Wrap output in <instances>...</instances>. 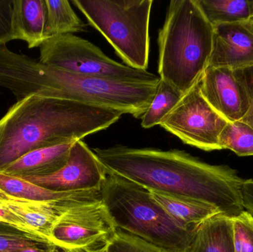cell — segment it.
Segmentation results:
<instances>
[{"instance_id": "31", "label": "cell", "mask_w": 253, "mask_h": 252, "mask_svg": "<svg viewBox=\"0 0 253 252\" xmlns=\"http://www.w3.org/2000/svg\"><path fill=\"white\" fill-rule=\"evenodd\" d=\"M63 252H108V246L98 249H84V250H70Z\"/></svg>"}, {"instance_id": "1", "label": "cell", "mask_w": 253, "mask_h": 252, "mask_svg": "<svg viewBox=\"0 0 253 252\" xmlns=\"http://www.w3.org/2000/svg\"><path fill=\"white\" fill-rule=\"evenodd\" d=\"M93 151L108 171L145 189L205 201L230 218L245 211L243 179L228 166L211 165L178 149L116 145Z\"/></svg>"}, {"instance_id": "20", "label": "cell", "mask_w": 253, "mask_h": 252, "mask_svg": "<svg viewBox=\"0 0 253 252\" xmlns=\"http://www.w3.org/2000/svg\"><path fill=\"white\" fill-rule=\"evenodd\" d=\"M0 192L19 199L37 202L59 201L74 196L80 192H62L49 190L25 179L7 176L1 173Z\"/></svg>"}, {"instance_id": "24", "label": "cell", "mask_w": 253, "mask_h": 252, "mask_svg": "<svg viewBox=\"0 0 253 252\" xmlns=\"http://www.w3.org/2000/svg\"><path fill=\"white\" fill-rule=\"evenodd\" d=\"M50 243L5 223H0V252H8Z\"/></svg>"}, {"instance_id": "16", "label": "cell", "mask_w": 253, "mask_h": 252, "mask_svg": "<svg viewBox=\"0 0 253 252\" xmlns=\"http://www.w3.org/2000/svg\"><path fill=\"white\" fill-rule=\"evenodd\" d=\"M45 0H15L13 29L16 39L23 40L28 48L40 47L47 39Z\"/></svg>"}, {"instance_id": "5", "label": "cell", "mask_w": 253, "mask_h": 252, "mask_svg": "<svg viewBox=\"0 0 253 252\" xmlns=\"http://www.w3.org/2000/svg\"><path fill=\"white\" fill-rule=\"evenodd\" d=\"M108 172L101 196L117 229L169 252H185L196 229L172 220L145 188Z\"/></svg>"}, {"instance_id": "23", "label": "cell", "mask_w": 253, "mask_h": 252, "mask_svg": "<svg viewBox=\"0 0 253 252\" xmlns=\"http://www.w3.org/2000/svg\"><path fill=\"white\" fill-rule=\"evenodd\" d=\"M234 252H253V216L245 210L231 218Z\"/></svg>"}, {"instance_id": "27", "label": "cell", "mask_w": 253, "mask_h": 252, "mask_svg": "<svg viewBox=\"0 0 253 252\" xmlns=\"http://www.w3.org/2000/svg\"><path fill=\"white\" fill-rule=\"evenodd\" d=\"M13 0H0V44L16 40L13 29Z\"/></svg>"}, {"instance_id": "25", "label": "cell", "mask_w": 253, "mask_h": 252, "mask_svg": "<svg viewBox=\"0 0 253 252\" xmlns=\"http://www.w3.org/2000/svg\"><path fill=\"white\" fill-rule=\"evenodd\" d=\"M108 250V252H169L121 229H117Z\"/></svg>"}, {"instance_id": "30", "label": "cell", "mask_w": 253, "mask_h": 252, "mask_svg": "<svg viewBox=\"0 0 253 252\" xmlns=\"http://www.w3.org/2000/svg\"><path fill=\"white\" fill-rule=\"evenodd\" d=\"M8 252H63L59 247L51 243H41L33 247Z\"/></svg>"}, {"instance_id": "8", "label": "cell", "mask_w": 253, "mask_h": 252, "mask_svg": "<svg viewBox=\"0 0 253 252\" xmlns=\"http://www.w3.org/2000/svg\"><path fill=\"white\" fill-rule=\"evenodd\" d=\"M227 124L204 98L199 81L182 96L160 126L186 144L211 152L221 150L220 135Z\"/></svg>"}, {"instance_id": "33", "label": "cell", "mask_w": 253, "mask_h": 252, "mask_svg": "<svg viewBox=\"0 0 253 252\" xmlns=\"http://www.w3.org/2000/svg\"><path fill=\"white\" fill-rule=\"evenodd\" d=\"M250 1V10H251V19H253V1Z\"/></svg>"}, {"instance_id": "14", "label": "cell", "mask_w": 253, "mask_h": 252, "mask_svg": "<svg viewBox=\"0 0 253 252\" xmlns=\"http://www.w3.org/2000/svg\"><path fill=\"white\" fill-rule=\"evenodd\" d=\"M74 143L28 152L9 164L0 173L20 179L50 176L66 165Z\"/></svg>"}, {"instance_id": "22", "label": "cell", "mask_w": 253, "mask_h": 252, "mask_svg": "<svg viewBox=\"0 0 253 252\" xmlns=\"http://www.w3.org/2000/svg\"><path fill=\"white\" fill-rule=\"evenodd\" d=\"M219 144L238 156H253V129L241 121L228 122L220 135Z\"/></svg>"}, {"instance_id": "32", "label": "cell", "mask_w": 253, "mask_h": 252, "mask_svg": "<svg viewBox=\"0 0 253 252\" xmlns=\"http://www.w3.org/2000/svg\"><path fill=\"white\" fill-rule=\"evenodd\" d=\"M247 25H248L250 29H251V31L253 33V19H251L248 22H247Z\"/></svg>"}, {"instance_id": "19", "label": "cell", "mask_w": 253, "mask_h": 252, "mask_svg": "<svg viewBox=\"0 0 253 252\" xmlns=\"http://www.w3.org/2000/svg\"><path fill=\"white\" fill-rule=\"evenodd\" d=\"M208 22L213 27L224 24L247 22L251 19L250 1L196 0Z\"/></svg>"}, {"instance_id": "18", "label": "cell", "mask_w": 253, "mask_h": 252, "mask_svg": "<svg viewBox=\"0 0 253 252\" xmlns=\"http://www.w3.org/2000/svg\"><path fill=\"white\" fill-rule=\"evenodd\" d=\"M47 5L46 38L84 32L86 24L77 16L68 0H45Z\"/></svg>"}, {"instance_id": "4", "label": "cell", "mask_w": 253, "mask_h": 252, "mask_svg": "<svg viewBox=\"0 0 253 252\" xmlns=\"http://www.w3.org/2000/svg\"><path fill=\"white\" fill-rule=\"evenodd\" d=\"M214 28L196 0H172L159 30L160 78L184 96L209 66Z\"/></svg>"}, {"instance_id": "10", "label": "cell", "mask_w": 253, "mask_h": 252, "mask_svg": "<svg viewBox=\"0 0 253 252\" xmlns=\"http://www.w3.org/2000/svg\"><path fill=\"white\" fill-rule=\"evenodd\" d=\"M108 170L82 140L74 142L66 165L50 176L26 177L25 180L55 192L101 190Z\"/></svg>"}, {"instance_id": "29", "label": "cell", "mask_w": 253, "mask_h": 252, "mask_svg": "<svg viewBox=\"0 0 253 252\" xmlns=\"http://www.w3.org/2000/svg\"><path fill=\"white\" fill-rule=\"evenodd\" d=\"M241 197L244 209L253 216V179L243 180L241 186Z\"/></svg>"}, {"instance_id": "2", "label": "cell", "mask_w": 253, "mask_h": 252, "mask_svg": "<svg viewBox=\"0 0 253 252\" xmlns=\"http://www.w3.org/2000/svg\"><path fill=\"white\" fill-rule=\"evenodd\" d=\"M158 84L122 82L69 72L0 44V86L11 92L17 102L37 95L109 108L141 118Z\"/></svg>"}, {"instance_id": "21", "label": "cell", "mask_w": 253, "mask_h": 252, "mask_svg": "<svg viewBox=\"0 0 253 252\" xmlns=\"http://www.w3.org/2000/svg\"><path fill=\"white\" fill-rule=\"evenodd\" d=\"M182 96L172 86L161 79L150 107L141 118V127L149 129L160 125L164 118L178 105Z\"/></svg>"}, {"instance_id": "9", "label": "cell", "mask_w": 253, "mask_h": 252, "mask_svg": "<svg viewBox=\"0 0 253 252\" xmlns=\"http://www.w3.org/2000/svg\"><path fill=\"white\" fill-rule=\"evenodd\" d=\"M117 228L102 201L77 206L62 215L53 227L51 243L62 252L109 245Z\"/></svg>"}, {"instance_id": "7", "label": "cell", "mask_w": 253, "mask_h": 252, "mask_svg": "<svg viewBox=\"0 0 253 252\" xmlns=\"http://www.w3.org/2000/svg\"><path fill=\"white\" fill-rule=\"evenodd\" d=\"M42 64L69 72L127 83L157 84L160 77L108 57L93 43L74 34L47 38L40 47Z\"/></svg>"}, {"instance_id": "15", "label": "cell", "mask_w": 253, "mask_h": 252, "mask_svg": "<svg viewBox=\"0 0 253 252\" xmlns=\"http://www.w3.org/2000/svg\"><path fill=\"white\" fill-rule=\"evenodd\" d=\"M147 190L172 220L187 229H196L208 219L221 214L215 206L201 200L153 189Z\"/></svg>"}, {"instance_id": "6", "label": "cell", "mask_w": 253, "mask_h": 252, "mask_svg": "<svg viewBox=\"0 0 253 252\" xmlns=\"http://www.w3.org/2000/svg\"><path fill=\"white\" fill-rule=\"evenodd\" d=\"M127 66L147 70L153 0H73Z\"/></svg>"}, {"instance_id": "3", "label": "cell", "mask_w": 253, "mask_h": 252, "mask_svg": "<svg viewBox=\"0 0 253 252\" xmlns=\"http://www.w3.org/2000/svg\"><path fill=\"white\" fill-rule=\"evenodd\" d=\"M123 112L31 95L0 119V172L25 154L82 140L115 124Z\"/></svg>"}, {"instance_id": "13", "label": "cell", "mask_w": 253, "mask_h": 252, "mask_svg": "<svg viewBox=\"0 0 253 252\" xmlns=\"http://www.w3.org/2000/svg\"><path fill=\"white\" fill-rule=\"evenodd\" d=\"M209 66L235 70L253 65V33L247 22L213 27Z\"/></svg>"}, {"instance_id": "17", "label": "cell", "mask_w": 253, "mask_h": 252, "mask_svg": "<svg viewBox=\"0 0 253 252\" xmlns=\"http://www.w3.org/2000/svg\"><path fill=\"white\" fill-rule=\"evenodd\" d=\"M184 252H234L231 218L218 214L199 225Z\"/></svg>"}, {"instance_id": "12", "label": "cell", "mask_w": 253, "mask_h": 252, "mask_svg": "<svg viewBox=\"0 0 253 252\" xmlns=\"http://www.w3.org/2000/svg\"><path fill=\"white\" fill-rule=\"evenodd\" d=\"M200 88L207 102L228 122L241 121L246 115L249 102L233 70L208 67L201 78Z\"/></svg>"}, {"instance_id": "28", "label": "cell", "mask_w": 253, "mask_h": 252, "mask_svg": "<svg viewBox=\"0 0 253 252\" xmlns=\"http://www.w3.org/2000/svg\"><path fill=\"white\" fill-rule=\"evenodd\" d=\"M0 223L10 225V226H13L16 229L27 232V233L35 235L31 232L28 226L19 217H17L16 215L13 214L11 211H10L7 207H4L1 204H0Z\"/></svg>"}, {"instance_id": "11", "label": "cell", "mask_w": 253, "mask_h": 252, "mask_svg": "<svg viewBox=\"0 0 253 252\" xmlns=\"http://www.w3.org/2000/svg\"><path fill=\"white\" fill-rule=\"evenodd\" d=\"M99 201L101 190L81 191L70 198L47 202L19 199L0 192V204L19 217L34 235L50 243L53 227L62 215L77 206Z\"/></svg>"}, {"instance_id": "26", "label": "cell", "mask_w": 253, "mask_h": 252, "mask_svg": "<svg viewBox=\"0 0 253 252\" xmlns=\"http://www.w3.org/2000/svg\"><path fill=\"white\" fill-rule=\"evenodd\" d=\"M233 74L245 90L249 102V109L241 121L253 129V65L235 70Z\"/></svg>"}]
</instances>
